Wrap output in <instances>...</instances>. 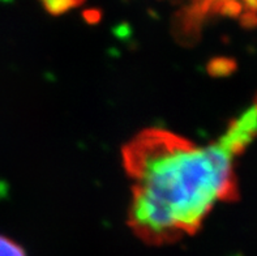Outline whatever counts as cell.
I'll list each match as a JSON object with an SVG mask.
<instances>
[{
  "instance_id": "cell-1",
  "label": "cell",
  "mask_w": 257,
  "mask_h": 256,
  "mask_svg": "<svg viewBox=\"0 0 257 256\" xmlns=\"http://www.w3.org/2000/svg\"><path fill=\"white\" fill-rule=\"evenodd\" d=\"M235 157L219 140L200 146L158 128L139 133L123 148L132 230L156 246L195 234L217 203L236 198Z\"/></svg>"
},
{
  "instance_id": "cell-2",
  "label": "cell",
  "mask_w": 257,
  "mask_h": 256,
  "mask_svg": "<svg viewBox=\"0 0 257 256\" xmlns=\"http://www.w3.org/2000/svg\"><path fill=\"white\" fill-rule=\"evenodd\" d=\"M180 4L178 12L179 29L184 33L197 30L210 15L239 16L243 12L257 13V0H176Z\"/></svg>"
},
{
  "instance_id": "cell-3",
  "label": "cell",
  "mask_w": 257,
  "mask_h": 256,
  "mask_svg": "<svg viewBox=\"0 0 257 256\" xmlns=\"http://www.w3.org/2000/svg\"><path fill=\"white\" fill-rule=\"evenodd\" d=\"M257 135V104L241 114L231 124L228 126L226 132L219 137L226 148L239 156L243 150L252 143L253 137Z\"/></svg>"
},
{
  "instance_id": "cell-4",
  "label": "cell",
  "mask_w": 257,
  "mask_h": 256,
  "mask_svg": "<svg viewBox=\"0 0 257 256\" xmlns=\"http://www.w3.org/2000/svg\"><path fill=\"white\" fill-rule=\"evenodd\" d=\"M43 8L54 16H59L63 13L81 6L84 0H41Z\"/></svg>"
},
{
  "instance_id": "cell-5",
  "label": "cell",
  "mask_w": 257,
  "mask_h": 256,
  "mask_svg": "<svg viewBox=\"0 0 257 256\" xmlns=\"http://www.w3.org/2000/svg\"><path fill=\"white\" fill-rule=\"evenodd\" d=\"M0 256H28L25 250L17 242L0 235Z\"/></svg>"
},
{
  "instance_id": "cell-6",
  "label": "cell",
  "mask_w": 257,
  "mask_h": 256,
  "mask_svg": "<svg viewBox=\"0 0 257 256\" xmlns=\"http://www.w3.org/2000/svg\"><path fill=\"white\" fill-rule=\"evenodd\" d=\"M7 192V186H4L2 182H0V198H3Z\"/></svg>"
}]
</instances>
